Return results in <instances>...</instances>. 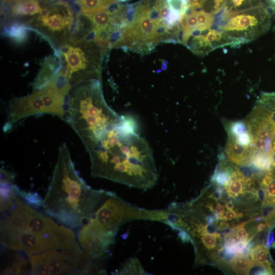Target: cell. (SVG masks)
Returning <instances> with one entry per match:
<instances>
[{"mask_svg":"<svg viewBox=\"0 0 275 275\" xmlns=\"http://www.w3.org/2000/svg\"><path fill=\"white\" fill-rule=\"evenodd\" d=\"M129 116L106 131L89 152L91 175L129 187L147 190L158 180L152 149Z\"/></svg>","mask_w":275,"mask_h":275,"instance_id":"obj_1","label":"cell"},{"mask_svg":"<svg viewBox=\"0 0 275 275\" xmlns=\"http://www.w3.org/2000/svg\"><path fill=\"white\" fill-rule=\"evenodd\" d=\"M167 1H168V0H166Z\"/></svg>","mask_w":275,"mask_h":275,"instance_id":"obj_44","label":"cell"},{"mask_svg":"<svg viewBox=\"0 0 275 275\" xmlns=\"http://www.w3.org/2000/svg\"><path fill=\"white\" fill-rule=\"evenodd\" d=\"M1 243L28 256L50 249L83 252L74 233L36 211L16 196L13 206L2 212Z\"/></svg>","mask_w":275,"mask_h":275,"instance_id":"obj_2","label":"cell"},{"mask_svg":"<svg viewBox=\"0 0 275 275\" xmlns=\"http://www.w3.org/2000/svg\"><path fill=\"white\" fill-rule=\"evenodd\" d=\"M16 193L18 195L22 197L25 200V203L29 205H32L35 207L42 206L43 200L36 193H27L20 190L17 187Z\"/></svg>","mask_w":275,"mask_h":275,"instance_id":"obj_25","label":"cell"},{"mask_svg":"<svg viewBox=\"0 0 275 275\" xmlns=\"http://www.w3.org/2000/svg\"><path fill=\"white\" fill-rule=\"evenodd\" d=\"M134 6V18L124 29L118 47L143 55L152 51L161 38L151 15L150 0H142Z\"/></svg>","mask_w":275,"mask_h":275,"instance_id":"obj_10","label":"cell"},{"mask_svg":"<svg viewBox=\"0 0 275 275\" xmlns=\"http://www.w3.org/2000/svg\"><path fill=\"white\" fill-rule=\"evenodd\" d=\"M245 0H231V8H237L240 7Z\"/></svg>","mask_w":275,"mask_h":275,"instance_id":"obj_37","label":"cell"},{"mask_svg":"<svg viewBox=\"0 0 275 275\" xmlns=\"http://www.w3.org/2000/svg\"><path fill=\"white\" fill-rule=\"evenodd\" d=\"M235 169L229 166L219 164L211 177V181L220 186H225L231 179Z\"/></svg>","mask_w":275,"mask_h":275,"instance_id":"obj_21","label":"cell"},{"mask_svg":"<svg viewBox=\"0 0 275 275\" xmlns=\"http://www.w3.org/2000/svg\"><path fill=\"white\" fill-rule=\"evenodd\" d=\"M213 213L220 220L225 213V207L221 204L217 202Z\"/></svg>","mask_w":275,"mask_h":275,"instance_id":"obj_34","label":"cell"},{"mask_svg":"<svg viewBox=\"0 0 275 275\" xmlns=\"http://www.w3.org/2000/svg\"><path fill=\"white\" fill-rule=\"evenodd\" d=\"M225 207L228 210H233L234 208V204L232 202V201L231 200H230L228 202H227L225 204Z\"/></svg>","mask_w":275,"mask_h":275,"instance_id":"obj_39","label":"cell"},{"mask_svg":"<svg viewBox=\"0 0 275 275\" xmlns=\"http://www.w3.org/2000/svg\"><path fill=\"white\" fill-rule=\"evenodd\" d=\"M267 226V224L266 221H265V222L259 223L257 227V231L256 232V234L257 233H259L262 231V230H263Z\"/></svg>","mask_w":275,"mask_h":275,"instance_id":"obj_38","label":"cell"},{"mask_svg":"<svg viewBox=\"0 0 275 275\" xmlns=\"http://www.w3.org/2000/svg\"><path fill=\"white\" fill-rule=\"evenodd\" d=\"M15 174L1 169V212L11 208L17 195V186L14 184Z\"/></svg>","mask_w":275,"mask_h":275,"instance_id":"obj_13","label":"cell"},{"mask_svg":"<svg viewBox=\"0 0 275 275\" xmlns=\"http://www.w3.org/2000/svg\"><path fill=\"white\" fill-rule=\"evenodd\" d=\"M128 1L129 0H118V2H126Z\"/></svg>","mask_w":275,"mask_h":275,"instance_id":"obj_42","label":"cell"},{"mask_svg":"<svg viewBox=\"0 0 275 275\" xmlns=\"http://www.w3.org/2000/svg\"><path fill=\"white\" fill-rule=\"evenodd\" d=\"M42 11L37 0H17L13 3L11 14L13 16H31Z\"/></svg>","mask_w":275,"mask_h":275,"instance_id":"obj_16","label":"cell"},{"mask_svg":"<svg viewBox=\"0 0 275 275\" xmlns=\"http://www.w3.org/2000/svg\"><path fill=\"white\" fill-rule=\"evenodd\" d=\"M270 1L272 3L273 5H275V0H270Z\"/></svg>","mask_w":275,"mask_h":275,"instance_id":"obj_43","label":"cell"},{"mask_svg":"<svg viewBox=\"0 0 275 275\" xmlns=\"http://www.w3.org/2000/svg\"><path fill=\"white\" fill-rule=\"evenodd\" d=\"M105 192L86 184L75 168L66 143H63L43 200L44 211L69 228L81 227L92 217Z\"/></svg>","mask_w":275,"mask_h":275,"instance_id":"obj_3","label":"cell"},{"mask_svg":"<svg viewBox=\"0 0 275 275\" xmlns=\"http://www.w3.org/2000/svg\"><path fill=\"white\" fill-rule=\"evenodd\" d=\"M167 2L170 11L180 14L181 19L186 14L189 9L187 0H168Z\"/></svg>","mask_w":275,"mask_h":275,"instance_id":"obj_24","label":"cell"},{"mask_svg":"<svg viewBox=\"0 0 275 275\" xmlns=\"http://www.w3.org/2000/svg\"><path fill=\"white\" fill-rule=\"evenodd\" d=\"M221 186L218 185L208 197L216 201L221 199L224 193V189Z\"/></svg>","mask_w":275,"mask_h":275,"instance_id":"obj_31","label":"cell"},{"mask_svg":"<svg viewBox=\"0 0 275 275\" xmlns=\"http://www.w3.org/2000/svg\"><path fill=\"white\" fill-rule=\"evenodd\" d=\"M270 248H275V241H274L271 244Z\"/></svg>","mask_w":275,"mask_h":275,"instance_id":"obj_41","label":"cell"},{"mask_svg":"<svg viewBox=\"0 0 275 275\" xmlns=\"http://www.w3.org/2000/svg\"><path fill=\"white\" fill-rule=\"evenodd\" d=\"M198 25L196 31L203 32L209 29L214 23L213 14L204 10H196Z\"/></svg>","mask_w":275,"mask_h":275,"instance_id":"obj_23","label":"cell"},{"mask_svg":"<svg viewBox=\"0 0 275 275\" xmlns=\"http://www.w3.org/2000/svg\"><path fill=\"white\" fill-rule=\"evenodd\" d=\"M72 88L61 68L44 87L34 89L28 96L13 98L7 107L4 131L10 130L22 119L36 115L49 114L65 121Z\"/></svg>","mask_w":275,"mask_h":275,"instance_id":"obj_6","label":"cell"},{"mask_svg":"<svg viewBox=\"0 0 275 275\" xmlns=\"http://www.w3.org/2000/svg\"><path fill=\"white\" fill-rule=\"evenodd\" d=\"M58 51L57 56L72 88L85 81L100 80L104 55L94 41L70 36Z\"/></svg>","mask_w":275,"mask_h":275,"instance_id":"obj_7","label":"cell"},{"mask_svg":"<svg viewBox=\"0 0 275 275\" xmlns=\"http://www.w3.org/2000/svg\"><path fill=\"white\" fill-rule=\"evenodd\" d=\"M60 59L54 57L45 59L34 84V89H40L45 86L52 77L61 69Z\"/></svg>","mask_w":275,"mask_h":275,"instance_id":"obj_14","label":"cell"},{"mask_svg":"<svg viewBox=\"0 0 275 275\" xmlns=\"http://www.w3.org/2000/svg\"><path fill=\"white\" fill-rule=\"evenodd\" d=\"M260 187L257 190L256 189V196L257 199H258L262 203V204L267 202V197L266 192L264 188L260 185Z\"/></svg>","mask_w":275,"mask_h":275,"instance_id":"obj_32","label":"cell"},{"mask_svg":"<svg viewBox=\"0 0 275 275\" xmlns=\"http://www.w3.org/2000/svg\"><path fill=\"white\" fill-rule=\"evenodd\" d=\"M29 27L19 22H14L6 27L4 35L15 43L25 42L28 37Z\"/></svg>","mask_w":275,"mask_h":275,"instance_id":"obj_18","label":"cell"},{"mask_svg":"<svg viewBox=\"0 0 275 275\" xmlns=\"http://www.w3.org/2000/svg\"><path fill=\"white\" fill-rule=\"evenodd\" d=\"M31 274H104L103 269L84 252L50 249L30 256Z\"/></svg>","mask_w":275,"mask_h":275,"instance_id":"obj_8","label":"cell"},{"mask_svg":"<svg viewBox=\"0 0 275 275\" xmlns=\"http://www.w3.org/2000/svg\"><path fill=\"white\" fill-rule=\"evenodd\" d=\"M272 274V269L254 261L248 272V274L267 275Z\"/></svg>","mask_w":275,"mask_h":275,"instance_id":"obj_27","label":"cell"},{"mask_svg":"<svg viewBox=\"0 0 275 275\" xmlns=\"http://www.w3.org/2000/svg\"><path fill=\"white\" fill-rule=\"evenodd\" d=\"M253 238L252 237L249 238L248 242L245 246L242 249L239 255L245 257H248L250 255L251 251L254 245V242L252 240Z\"/></svg>","mask_w":275,"mask_h":275,"instance_id":"obj_33","label":"cell"},{"mask_svg":"<svg viewBox=\"0 0 275 275\" xmlns=\"http://www.w3.org/2000/svg\"><path fill=\"white\" fill-rule=\"evenodd\" d=\"M221 234L216 232L214 234H204L197 238L200 239V241L203 245L209 250L214 249L216 245V239L221 238Z\"/></svg>","mask_w":275,"mask_h":275,"instance_id":"obj_26","label":"cell"},{"mask_svg":"<svg viewBox=\"0 0 275 275\" xmlns=\"http://www.w3.org/2000/svg\"><path fill=\"white\" fill-rule=\"evenodd\" d=\"M252 220L247 221L236 225L233 228L235 233L240 240H249V234L245 230L244 226L245 224L250 222Z\"/></svg>","mask_w":275,"mask_h":275,"instance_id":"obj_29","label":"cell"},{"mask_svg":"<svg viewBox=\"0 0 275 275\" xmlns=\"http://www.w3.org/2000/svg\"><path fill=\"white\" fill-rule=\"evenodd\" d=\"M225 0H214L212 14L218 13L223 8V4Z\"/></svg>","mask_w":275,"mask_h":275,"instance_id":"obj_35","label":"cell"},{"mask_svg":"<svg viewBox=\"0 0 275 275\" xmlns=\"http://www.w3.org/2000/svg\"><path fill=\"white\" fill-rule=\"evenodd\" d=\"M184 45L197 54L204 55L218 47L232 46V42L221 30L209 29L193 32Z\"/></svg>","mask_w":275,"mask_h":275,"instance_id":"obj_12","label":"cell"},{"mask_svg":"<svg viewBox=\"0 0 275 275\" xmlns=\"http://www.w3.org/2000/svg\"><path fill=\"white\" fill-rule=\"evenodd\" d=\"M271 229H270L268 232L266 238V245L268 248H270L271 244L274 240V232L273 231H271Z\"/></svg>","mask_w":275,"mask_h":275,"instance_id":"obj_36","label":"cell"},{"mask_svg":"<svg viewBox=\"0 0 275 275\" xmlns=\"http://www.w3.org/2000/svg\"><path fill=\"white\" fill-rule=\"evenodd\" d=\"M226 153L232 162L242 166L250 165V148L241 145L233 139L229 138Z\"/></svg>","mask_w":275,"mask_h":275,"instance_id":"obj_15","label":"cell"},{"mask_svg":"<svg viewBox=\"0 0 275 275\" xmlns=\"http://www.w3.org/2000/svg\"><path fill=\"white\" fill-rule=\"evenodd\" d=\"M214 24L229 38L232 47H236L265 33L270 25V15L263 9L235 12L225 8Z\"/></svg>","mask_w":275,"mask_h":275,"instance_id":"obj_9","label":"cell"},{"mask_svg":"<svg viewBox=\"0 0 275 275\" xmlns=\"http://www.w3.org/2000/svg\"><path fill=\"white\" fill-rule=\"evenodd\" d=\"M235 255L236 254L230 252L225 247L219 249L217 254V256L220 260L229 263Z\"/></svg>","mask_w":275,"mask_h":275,"instance_id":"obj_28","label":"cell"},{"mask_svg":"<svg viewBox=\"0 0 275 275\" xmlns=\"http://www.w3.org/2000/svg\"><path fill=\"white\" fill-rule=\"evenodd\" d=\"M254 261L248 257L239 254L236 255L229 264L233 270L238 274H248V272Z\"/></svg>","mask_w":275,"mask_h":275,"instance_id":"obj_20","label":"cell"},{"mask_svg":"<svg viewBox=\"0 0 275 275\" xmlns=\"http://www.w3.org/2000/svg\"><path fill=\"white\" fill-rule=\"evenodd\" d=\"M269 255L268 249L266 245L259 244L252 249L250 256L253 261L272 269L269 260Z\"/></svg>","mask_w":275,"mask_h":275,"instance_id":"obj_19","label":"cell"},{"mask_svg":"<svg viewBox=\"0 0 275 275\" xmlns=\"http://www.w3.org/2000/svg\"><path fill=\"white\" fill-rule=\"evenodd\" d=\"M74 21V16L69 4L60 1L47 6L29 23L33 30L52 43L60 46L69 38Z\"/></svg>","mask_w":275,"mask_h":275,"instance_id":"obj_11","label":"cell"},{"mask_svg":"<svg viewBox=\"0 0 275 275\" xmlns=\"http://www.w3.org/2000/svg\"><path fill=\"white\" fill-rule=\"evenodd\" d=\"M118 0H76L81 13L94 14L107 10L118 4Z\"/></svg>","mask_w":275,"mask_h":275,"instance_id":"obj_17","label":"cell"},{"mask_svg":"<svg viewBox=\"0 0 275 275\" xmlns=\"http://www.w3.org/2000/svg\"><path fill=\"white\" fill-rule=\"evenodd\" d=\"M117 274H145L144 271L140 262L136 258L129 259L116 272Z\"/></svg>","mask_w":275,"mask_h":275,"instance_id":"obj_22","label":"cell"},{"mask_svg":"<svg viewBox=\"0 0 275 275\" xmlns=\"http://www.w3.org/2000/svg\"><path fill=\"white\" fill-rule=\"evenodd\" d=\"M122 119V116L106 102L100 80L85 81L72 88L65 121L81 139L88 151Z\"/></svg>","mask_w":275,"mask_h":275,"instance_id":"obj_4","label":"cell"},{"mask_svg":"<svg viewBox=\"0 0 275 275\" xmlns=\"http://www.w3.org/2000/svg\"><path fill=\"white\" fill-rule=\"evenodd\" d=\"M243 213L235 210H228L222 216L221 219L225 221L232 220L235 218H240L243 216Z\"/></svg>","mask_w":275,"mask_h":275,"instance_id":"obj_30","label":"cell"},{"mask_svg":"<svg viewBox=\"0 0 275 275\" xmlns=\"http://www.w3.org/2000/svg\"><path fill=\"white\" fill-rule=\"evenodd\" d=\"M3 2H4L5 3H13V2H14L15 1H17V0H2Z\"/></svg>","mask_w":275,"mask_h":275,"instance_id":"obj_40","label":"cell"},{"mask_svg":"<svg viewBox=\"0 0 275 275\" xmlns=\"http://www.w3.org/2000/svg\"><path fill=\"white\" fill-rule=\"evenodd\" d=\"M167 210H148L129 204L113 192L105 190L100 204L90 219L80 229L79 235L96 248L109 250L119 228L133 220L164 223Z\"/></svg>","mask_w":275,"mask_h":275,"instance_id":"obj_5","label":"cell"}]
</instances>
